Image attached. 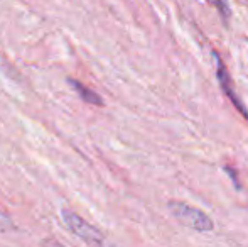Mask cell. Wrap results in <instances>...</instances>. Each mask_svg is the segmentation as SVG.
Returning a JSON list of instances; mask_svg holds the SVG:
<instances>
[{
    "label": "cell",
    "mask_w": 248,
    "mask_h": 247,
    "mask_svg": "<svg viewBox=\"0 0 248 247\" xmlns=\"http://www.w3.org/2000/svg\"><path fill=\"white\" fill-rule=\"evenodd\" d=\"M167 207H169L170 214L174 215L176 220H179L181 224L193 229V231L206 234V232H211L213 229H215V224H213L211 217L206 215L204 212L199 210L196 207H191V205L183 203V201H176V200H170L169 203H167Z\"/></svg>",
    "instance_id": "1"
},
{
    "label": "cell",
    "mask_w": 248,
    "mask_h": 247,
    "mask_svg": "<svg viewBox=\"0 0 248 247\" xmlns=\"http://www.w3.org/2000/svg\"><path fill=\"white\" fill-rule=\"evenodd\" d=\"M61 217L64 225L68 227V231L71 234H75L79 241L86 242V244H93V246H101L105 242L103 234L98 231L96 227H93L92 224L85 220L81 215H78L76 212L69 210V208H62Z\"/></svg>",
    "instance_id": "2"
},
{
    "label": "cell",
    "mask_w": 248,
    "mask_h": 247,
    "mask_svg": "<svg viewBox=\"0 0 248 247\" xmlns=\"http://www.w3.org/2000/svg\"><path fill=\"white\" fill-rule=\"evenodd\" d=\"M213 56H215V61H216V69H218V71H216V75H218V80H219V83H221V88L225 90V93L230 97V100H232V102L236 105V109H238L240 112H242L243 115H245L247 119H248V110H247V107L238 100V95H236L235 90H233L232 80H230L228 73H226L225 65H223V61L219 60V56L216 53H213Z\"/></svg>",
    "instance_id": "3"
},
{
    "label": "cell",
    "mask_w": 248,
    "mask_h": 247,
    "mask_svg": "<svg viewBox=\"0 0 248 247\" xmlns=\"http://www.w3.org/2000/svg\"><path fill=\"white\" fill-rule=\"evenodd\" d=\"M68 82H69V85L73 86V90H75L76 93H79V97H81L85 102L93 103V105H103V100H101V97L98 95V93H95L93 90L86 88L81 82H76V80H73V78H69Z\"/></svg>",
    "instance_id": "4"
},
{
    "label": "cell",
    "mask_w": 248,
    "mask_h": 247,
    "mask_svg": "<svg viewBox=\"0 0 248 247\" xmlns=\"http://www.w3.org/2000/svg\"><path fill=\"white\" fill-rule=\"evenodd\" d=\"M206 2H208L209 5L215 7V9L219 12V16H221L225 20L232 16V9H230V5H228V0H206Z\"/></svg>",
    "instance_id": "5"
},
{
    "label": "cell",
    "mask_w": 248,
    "mask_h": 247,
    "mask_svg": "<svg viewBox=\"0 0 248 247\" xmlns=\"http://www.w3.org/2000/svg\"><path fill=\"white\" fill-rule=\"evenodd\" d=\"M12 227H14L12 218H10L9 215L3 214V212L0 210V232H9Z\"/></svg>",
    "instance_id": "6"
}]
</instances>
